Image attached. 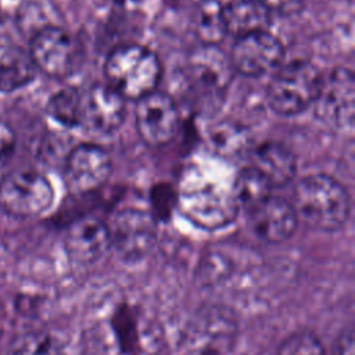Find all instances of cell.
<instances>
[{"mask_svg": "<svg viewBox=\"0 0 355 355\" xmlns=\"http://www.w3.org/2000/svg\"><path fill=\"white\" fill-rule=\"evenodd\" d=\"M36 69L51 78H65L75 67V43L58 26H43L35 32L28 50Z\"/></svg>", "mask_w": 355, "mask_h": 355, "instance_id": "10", "label": "cell"}, {"mask_svg": "<svg viewBox=\"0 0 355 355\" xmlns=\"http://www.w3.org/2000/svg\"><path fill=\"white\" fill-rule=\"evenodd\" d=\"M19 29L17 18L8 11L0 8V49H10L14 46L17 31Z\"/></svg>", "mask_w": 355, "mask_h": 355, "instance_id": "26", "label": "cell"}, {"mask_svg": "<svg viewBox=\"0 0 355 355\" xmlns=\"http://www.w3.org/2000/svg\"><path fill=\"white\" fill-rule=\"evenodd\" d=\"M222 19L226 33L240 37L268 31L272 14L257 0H230L222 6Z\"/></svg>", "mask_w": 355, "mask_h": 355, "instance_id": "17", "label": "cell"}, {"mask_svg": "<svg viewBox=\"0 0 355 355\" xmlns=\"http://www.w3.org/2000/svg\"><path fill=\"white\" fill-rule=\"evenodd\" d=\"M316 116L326 125L345 130L354 126L355 79L349 69L336 68L322 82L313 101Z\"/></svg>", "mask_w": 355, "mask_h": 355, "instance_id": "7", "label": "cell"}, {"mask_svg": "<svg viewBox=\"0 0 355 355\" xmlns=\"http://www.w3.org/2000/svg\"><path fill=\"white\" fill-rule=\"evenodd\" d=\"M82 90L64 87L55 92L47 101L49 115L67 128H76L80 122Z\"/></svg>", "mask_w": 355, "mask_h": 355, "instance_id": "20", "label": "cell"}, {"mask_svg": "<svg viewBox=\"0 0 355 355\" xmlns=\"http://www.w3.org/2000/svg\"><path fill=\"white\" fill-rule=\"evenodd\" d=\"M251 168L257 171L270 187H282L290 183L297 173L294 153L282 143L263 141L250 153Z\"/></svg>", "mask_w": 355, "mask_h": 355, "instance_id": "16", "label": "cell"}, {"mask_svg": "<svg viewBox=\"0 0 355 355\" xmlns=\"http://www.w3.org/2000/svg\"><path fill=\"white\" fill-rule=\"evenodd\" d=\"M298 220L312 229L334 232L345 225L351 212L348 190L334 178L323 173L300 179L291 202Z\"/></svg>", "mask_w": 355, "mask_h": 355, "instance_id": "1", "label": "cell"}, {"mask_svg": "<svg viewBox=\"0 0 355 355\" xmlns=\"http://www.w3.org/2000/svg\"><path fill=\"white\" fill-rule=\"evenodd\" d=\"M196 32L201 37L202 44H216L226 35L222 19V4L214 0H205L198 4Z\"/></svg>", "mask_w": 355, "mask_h": 355, "instance_id": "21", "label": "cell"}, {"mask_svg": "<svg viewBox=\"0 0 355 355\" xmlns=\"http://www.w3.org/2000/svg\"><path fill=\"white\" fill-rule=\"evenodd\" d=\"M178 205L196 225L204 229H218L229 225L237 215L240 204L233 183L201 178L189 169L178 190Z\"/></svg>", "mask_w": 355, "mask_h": 355, "instance_id": "2", "label": "cell"}, {"mask_svg": "<svg viewBox=\"0 0 355 355\" xmlns=\"http://www.w3.org/2000/svg\"><path fill=\"white\" fill-rule=\"evenodd\" d=\"M182 1H186V3H191V4H200V3H202V1H205V0H182Z\"/></svg>", "mask_w": 355, "mask_h": 355, "instance_id": "31", "label": "cell"}, {"mask_svg": "<svg viewBox=\"0 0 355 355\" xmlns=\"http://www.w3.org/2000/svg\"><path fill=\"white\" fill-rule=\"evenodd\" d=\"M178 205V191L165 183L154 186L151 191V215L157 219H166Z\"/></svg>", "mask_w": 355, "mask_h": 355, "instance_id": "25", "label": "cell"}, {"mask_svg": "<svg viewBox=\"0 0 355 355\" xmlns=\"http://www.w3.org/2000/svg\"><path fill=\"white\" fill-rule=\"evenodd\" d=\"M15 148V135L12 129L0 119V169L8 162Z\"/></svg>", "mask_w": 355, "mask_h": 355, "instance_id": "28", "label": "cell"}, {"mask_svg": "<svg viewBox=\"0 0 355 355\" xmlns=\"http://www.w3.org/2000/svg\"><path fill=\"white\" fill-rule=\"evenodd\" d=\"M64 244L72 262L90 265L111 247V229L96 216H82L68 226Z\"/></svg>", "mask_w": 355, "mask_h": 355, "instance_id": "15", "label": "cell"}, {"mask_svg": "<svg viewBox=\"0 0 355 355\" xmlns=\"http://www.w3.org/2000/svg\"><path fill=\"white\" fill-rule=\"evenodd\" d=\"M214 146L223 155H237L248 148L250 137L243 126L236 123L220 122L211 132Z\"/></svg>", "mask_w": 355, "mask_h": 355, "instance_id": "22", "label": "cell"}, {"mask_svg": "<svg viewBox=\"0 0 355 355\" xmlns=\"http://www.w3.org/2000/svg\"><path fill=\"white\" fill-rule=\"evenodd\" d=\"M234 190L239 204L247 208L270 194L272 187L257 171L248 166L234 179Z\"/></svg>", "mask_w": 355, "mask_h": 355, "instance_id": "23", "label": "cell"}, {"mask_svg": "<svg viewBox=\"0 0 355 355\" xmlns=\"http://www.w3.org/2000/svg\"><path fill=\"white\" fill-rule=\"evenodd\" d=\"M6 355H64L60 341L47 331L33 330L15 336Z\"/></svg>", "mask_w": 355, "mask_h": 355, "instance_id": "19", "label": "cell"}, {"mask_svg": "<svg viewBox=\"0 0 355 355\" xmlns=\"http://www.w3.org/2000/svg\"><path fill=\"white\" fill-rule=\"evenodd\" d=\"M354 345H355L354 329H352V326H348L337 337L333 351H331V355H355Z\"/></svg>", "mask_w": 355, "mask_h": 355, "instance_id": "29", "label": "cell"}, {"mask_svg": "<svg viewBox=\"0 0 355 355\" xmlns=\"http://www.w3.org/2000/svg\"><path fill=\"white\" fill-rule=\"evenodd\" d=\"M270 14L294 15L300 12L305 4V0H257Z\"/></svg>", "mask_w": 355, "mask_h": 355, "instance_id": "27", "label": "cell"}, {"mask_svg": "<svg viewBox=\"0 0 355 355\" xmlns=\"http://www.w3.org/2000/svg\"><path fill=\"white\" fill-rule=\"evenodd\" d=\"M36 67L28 51L10 47L0 55V93H12L29 85L36 76Z\"/></svg>", "mask_w": 355, "mask_h": 355, "instance_id": "18", "label": "cell"}, {"mask_svg": "<svg viewBox=\"0 0 355 355\" xmlns=\"http://www.w3.org/2000/svg\"><path fill=\"white\" fill-rule=\"evenodd\" d=\"M118 1L123 6H135V4H139L143 0H118Z\"/></svg>", "mask_w": 355, "mask_h": 355, "instance_id": "30", "label": "cell"}, {"mask_svg": "<svg viewBox=\"0 0 355 355\" xmlns=\"http://www.w3.org/2000/svg\"><path fill=\"white\" fill-rule=\"evenodd\" d=\"M230 60L218 44H201L187 61V83L197 107L212 111L219 107L232 80Z\"/></svg>", "mask_w": 355, "mask_h": 355, "instance_id": "5", "label": "cell"}, {"mask_svg": "<svg viewBox=\"0 0 355 355\" xmlns=\"http://www.w3.org/2000/svg\"><path fill=\"white\" fill-rule=\"evenodd\" d=\"M284 60L282 42L268 31L236 37L230 53L232 68L245 76L273 73Z\"/></svg>", "mask_w": 355, "mask_h": 355, "instance_id": "9", "label": "cell"}, {"mask_svg": "<svg viewBox=\"0 0 355 355\" xmlns=\"http://www.w3.org/2000/svg\"><path fill=\"white\" fill-rule=\"evenodd\" d=\"M245 209L250 230L265 243H283L288 240L297 229V214L291 202L282 197L268 194Z\"/></svg>", "mask_w": 355, "mask_h": 355, "instance_id": "11", "label": "cell"}, {"mask_svg": "<svg viewBox=\"0 0 355 355\" xmlns=\"http://www.w3.org/2000/svg\"><path fill=\"white\" fill-rule=\"evenodd\" d=\"M320 82L322 73L312 62L295 60L282 64L268 83V104L276 114L297 115L313 104Z\"/></svg>", "mask_w": 355, "mask_h": 355, "instance_id": "4", "label": "cell"}, {"mask_svg": "<svg viewBox=\"0 0 355 355\" xmlns=\"http://www.w3.org/2000/svg\"><path fill=\"white\" fill-rule=\"evenodd\" d=\"M112 169L110 154L93 143L73 147L65 159V180L68 187L78 194L100 189L110 178Z\"/></svg>", "mask_w": 355, "mask_h": 355, "instance_id": "12", "label": "cell"}, {"mask_svg": "<svg viewBox=\"0 0 355 355\" xmlns=\"http://www.w3.org/2000/svg\"><path fill=\"white\" fill-rule=\"evenodd\" d=\"M107 85L125 100H139L155 90L162 67L154 51L141 44L112 49L104 64Z\"/></svg>", "mask_w": 355, "mask_h": 355, "instance_id": "3", "label": "cell"}, {"mask_svg": "<svg viewBox=\"0 0 355 355\" xmlns=\"http://www.w3.org/2000/svg\"><path fill=\"white\" fill-rule=\"evenodd\" d=\"M111 229V245L128 259L143 258L154 245L155 218L141 209H123L118 214Z\"/></svg>", "mask_w": 355, "mask_h": 355, "instance_id": "14", "label": "cell"}, {"mask_svg": "<svg viewBox=\"0 0 355 355\" xmlns=\"http://www.w3.org/2000/svg\"><path fill=\"white\" fill-rule=\"evenodd\" d=\"M54 201L50 180L36 171H14L0 179V211L15 219L44 214Z\"/></svg>", "mask_w": 355, "mask_h": 355, "instance_id": "6", "label": "cell"}, {"mask_svg": "<svg viewBox=\"0 0 355 355\" xmlns=\"http://www.w3.org/2000/svg\"><path fill=\"white\" fill-rule=\"evenodd\" d=\"M276 355H326L323 343L312 331H297L277 348Z\"/></svg>", "mask_w": 355, "mask_h": 355, "instance_id": "24", "label": "cell"}, {"mask_svg": "<svg viewBox=\"0 0 355 355\" xmlns=\"http://www.w3.org/2000/svg\"><path fill=\"white\" fill-rule=\"evenodd\" d=\"M125 98L108 85H92L82 90L79 126L98 135L116 130L125 119Z\"/></svg>", "mask_w": 355, "mask_h": 355, "instance_id": "13", "label": "cell"}, {"mask_svg": "<svg viewBox=\"0 0 355 355\" xmlns=\"http://www.w3.org/2000/svg\"><path fill=\"white\" fill-rule=\"evenodd\" d=\"M135 119L140 139L151 147H161L175 139L180 114L173 97L154 90L136 100Z\"/></svg>", "mask_w": 355, "mask_h": 355, "instance_id": "8", "label": "cell"}]
</instances>
